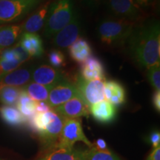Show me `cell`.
<instances>
[{
	"instance_id": "obj_38",
	"label": "cell",
	"mask_w": 160,
	"mask_h": 160,
	"mask_svg": "<svg viewBox=\"0 0 160 160\" xmlns=\"http://www.w3.org/2000/svg\"><path fill=\"white\" fill-rule=\"evenodd\" d=\"M1 52H2V51H0V53H1Z\"/></svg>"
},
{
	"instance_id": "obj_29",
	"label": "cell",
	"mask_w": 160,
	"mask_h": 160,
	"mask_svg": "<svg viewBox=\"0 0 160 160\" xmlns=\"http://www.w3.org/2000/svg\"><path fill=\"white\" fill-rule=\"evenodd\" d=\"M17 60L14 61H6L0 59V79L5 77V75L8 74L11 72L15 71L17 68L21 65Z\"/></svg>"
},
{
	"instance_id": "obj_34",
	"label": "cell",
	"mask_w": 160,
	"mask_h": 160,
	"mask_svg": "<svg viewBox=\"0 0 160 160\" xmlns=\"http://www.w3.org/2000/svg\"><path fill=\"white\" fill-rule=\"evenodd\" d=\"M152 104L158 113L160 111V91H155L152 96Z\"/></svg>"
},
{
	"instance_id": "obj_23",
	"label": "cell",
	"mask_w": 160,
	"mask_h": 160,
	"mask_svg": "<svg viewBox=\"0 0 160 160\" xmlns=\"http://www.w3.org/2000/svg\"><path fill=\"white\" fill-rule=\"evenodd\" d=\"M51 88L40 85L34 82H28L23 86V90L28 95L36 102H47Z\"/></svg>"
},
{
	"instance_id": "obj_19",
	"label": "cell",
	"mask_w": 160,
	"mask_h": 160,
	"mask_svg": "<svg viewBox=\"0 0 160 160\" xmlns=\"http://www.w3.org/2000/svg\"><path fill=\"white\" fill-rule=\"evenodd\" d=\"M37 160H81L79 151L55 144Z\"/></svg>"
},
{
	"instance_id": "obj_39",
	"label": "cell",
	"mask_w": 160,
	"mask_h": 160,
	"mask_svg": "<svg viewBox=\"0 0 160 160\" xmlns=\"http://www.w3.org/2000/svg\"><path fill=\"white\" fill-rule=\"evenodd\" d=\"M0 1H2V0H0Z\"/></svg>"
},
{
	"instance_id": "obj_15",
	"label": "cell",
	"mask_w": 160,
	"mask_h": 160,
	"mask_svg": "<svg viewBox=\"0 0 160 160\" xmlns=\"http://www.w3.org/2000/svg\"><path fill=\"white\" fill-rule=\"evenodd\" d=\"M104 93L106 101L114 106L122 105L127 100V93L125 87L116 80L104 82Z\"/></svg>"
},
{
	"instance_id": "obj_7",
	"label": "cell",
	"mask_w": 160,
	"mask_h": 160,
	"mask_svg": "<svg viewBox=\"0 0 160 160\" xmlns=\"http://www.w3.org/2000/svg\"><path fill=\"white\" fill-rule=\"evenodd\" d=\"M75 86L79 92L80 98L88 107L93 104L103 101L105 99L104 93V82L101 80L84 79L81 76L77 77Z\"/></svg>"
},
{
	"instance_id": "obj_27",
	"label": "cell",
	"mask_w": 160,
	"mask_h": 160,
	"mask_svg": "<svg viewBox=\"0 0 160 160\" xmlns=\"http://www.w3.org/2000/svg\"><path fill=\"white\" fill-rule=\"evenodd\" d=\"M147 77L151 87L160 91V65L156 64L147 68Z\"/></svg>"
},
{
	"instance_id": "obj_24",
	"label": "cell",
	"mask_w": 160,
	"mask_h": 160,
	"mask_svg": "<svg viewBox=\"0 0 160 160\" xmlns=\"http://www.w3.org/2000/svg\"><path fill=\"white\" fill-rule=\"evenodd\" d=\"M37 102L32 99L22 89L17 101V107L18 111L28 120L37 113Z\"/></svg>"
},
{
	"instance_id": "obj_28",
	"label": "cell",
	"mask_w": 160,
	"mask_h": 160,
	"mask_svg": "<svg viewBox=\"0 0 160 160\" xmlns=\"http://www.w3.org/2000/svg\"><path fill=\"white\" fill-rule=\"evenodd\" d=\"M48 59L49 63L51 64V66L56 68H59L66 65L65 55L59 50L53 49L50 51L48 54Z\"/></svg>"
},
{
	"instance_id": "obj_18",
	"label": "cell",
	"mask_w": 160,
	"mask_h": 160,
	"mask_svg": "<svg viewBox=\"0 0 160 160\" xmlns=\"http://www.w3.org/2000/svg\"><path fill=\"white\" fill-rule=\"evenodd\" d=\"M19 44L26 50L31 57L40 58L44 54L43 42L37 33L23 32L19 37Z\"/></svg>"
},
{
	"instance_id": "obj_5",
	"label": "cell",
	"mask_w": 160,
	"mask_h": 160,
	"mask_svg": "<svg viewBox=\"0 0 160 160\" xmlns=\"http://www.w3.org/2000/svg\"><path fill=\"white\" fill-rule=\"evenodd\" d=\"M108 11L112 17L132 22H143L146 14L134 0H105Z\"/></svg>"
},
{
	"instance_id": "obj_16",
	"label": "cell",
	"mask_w": 160,
	"mask_h": 160,
	"mask_svg": "<svg viewBox=\"0 0 160 160\" xmlns=\"http://www.w3.org/2000/svg\"><path fill=\"white\" fill-rule=\"evenodd\" d=\"M51 2L48 1L39 5V8L32 13L31 17L26 20L22 25V33H36L40 31L45 25L46 17H47L48 11Z\"/></svg>"
},
{
	"instance_id": "obj_13",
	"label": "cell",
	"mask_w": 160,
	"mask_h": 160,
	"mask_svg": "<svg viewBox=\"0 0 160 160\" xmlns=\"http://www.w3.org/2000/svg\"><path fill=\"white\" fill-rule=\"evenodd\" d=\"M64 123V119L52 110L50 121L44 131L39 133L45 145L53 146L57 142Z\"/></svg>"
},
{
	"instance_id": "obj_6",
	"label": "cell",
	"mask_w": 160,
	"mask_h": 160,
	"mask_svg": "<svg viewBox=\"0 0 160 160\" xmlns=\"http://www.w3.org/2000/svg\"><path fill=\"white\" fill-rule=\"evenodd\" d=\"M77 142H82L88 148L92 147V142L84 133L81 121L79 119H64L62 129L56 144L64 147L73 148Z\"/></svg>"
},
{
	"instance_id": "obj_33",
	"label": "cell",
	"mask_w": 160,
	"mask_h": 160,
	"mask_svg": "<svg viewBox=\"0 0 160 160\" xmlns=\"http://www.w3.org/2000/svg\"><path fill=\"white\" fill-rule=\"evenodd\" d=\"M105 0H82L84 5L89 9L97 10Z\"/></svg>"
},
{
	"instance_id": "obj_17",
	"label": "cell",
	"mask_w": 160,
	"mask_h": 160,
	"mask_svg": "<svg viewBox=\"0 0 160 160\" xmlns=\"http://www.w3.org/2000/svg\"><path fill=\"white\" fill-rule=\"evenodd\" d=\"M33 68L16 69L0 79V91L5 87H22L30 82Z\"/></svg>"
},
{
	"instance_id": "obj_31",
	"label": "cell",
	"mask_w": 160,
	"mask_h": 160,
	"mask_svg": "<svg viewBox=\"0 0 160 160\" xmlns=\"http://www.w3.org/2000/svg\"><path fill=\"white\" fill-rule=\"evenodd\" d=\"M148 142L153 146V148L160 147V133L159 131H152L148 137Z\"/></svg>"
},
{
	"instance_id": "obj_9",
	"label": "cell",
	"mask_w": 160,
	"mask_h": 160,
	"mask_svg": "<svg viewBox=\"0 0 160 160\" xmlns=\"http://www.w3.org/2000/svg\"><path fill=\"white\" fill-rule=\"evenodd\" d=\"M74 97L80 98L77 88L74 84L65 79L51 88L47 103L53 109Z\"/></svg>"
},
{
	"instance_id": "obj_8",
	"label": "cell",
	"mask_w": 160,
	"mask_h": 160,
	"mask_svg": "<svg viewBox=\"0 0 160 160\" xmlns=\"http://www.w3.org/2000/svg\"><path fill=\"white\" fill-rule=\"evenodd\" d=\"M81 31V17L79 13L76 11L70 22L52 37V43L55 47L60 48H68L79 39Z\"/></svg>"
},
{
	"instance_id": "obj_11",
	"label": "cell",
	"mask_w": 160,
	"mask_h": 160,
	"mask_svg": "<svg viewBox=\"0 0 160 160\" xmlns=\"http://www.w3.org/2000/svg\"><path fill=\"white\" fill-rule=\"evenodd\" d=\"M53 111L63 119H79L82 117H88L90 115L89 107L79 97L68 100Z\"/></svg>"
},
{
	"instance_id": "obj_22",
	"label": "cell",
	"mask_w": 160,
	"mask_h": 160,
	"mask_svg": "<svg viewBox=\"0 0 160 160\" xmlns=\"http://www.w3.org/2000/svg\"><path fill=\"white\" fill-rule=\"evenodd\" d=\"M0 117L4 122L11 127H21L28 122V119L13 106H1Z\"/></svg>"
},
{
	"instance_id": "obj_20",
	"label": "cell",
	"mask_w": 160,
	"mask_h": 160,
	"mask_svg": "<svg viewBox=\"0 0 160 160\" xmlns=\"http://www.w3.org/2000/svg\"><path fill=\"white\" fill-rule=\"evenodd\" d=\"M68 53L72 60L82 64L91 57L92 48L87 40L79 38L75 42L68 47Z\"/></svg>"
},
{
	"instance_id": "obj_12",
	"label": "cell",
	"mask_w": 160,
	"mask_h": 160,
	"mask_svg": "<svg viewBox=\"0 0 160 160\" xmlns=\"http://www.w3.org/2000/svg\"><path fill=\"white\" fill-rule=\"evenodd\" d=\"M89 113L98 122L110 124L116 119L117 110L116 106L103 100L90 106Z\"/></svg>"
},
{
	"instance_id": "obj_32",
	"label": "cell",
	"mask_w": 160,
	"mask_h": 160,
	"mask_svg": "<svg viewBox=\"0 0 160 160\" xmlns=\"http://www.w3.org/2000/svg\"><path fill=\"white\" fill-rule=\"evenodd\" d=\"M91 148L102 152H108L110 151L108 148V145L106 144L105 141L102 139H98L96 140L94 142L92 143Z\"/></svg>"
},
{
	"instance_id": "obj_4",
	"label": "cell",
	"mask_w": 160,
	"mask_h": 160,
	"mask_svg": "<svg viewBox=\"0 0 160 160\" xmlns=\"http://www.w3.org/2000/svg\"><path fill=\"white\" fill-rule=\"evenodd\" d=\"M44 0H2L0 1V25L22 19L37 8Z\"/></svg>"
},
{
	"instance_id": "obj_2",
	"label": "cell",
	"mask_w": 160,
	"mask_h": 160,
	"mask_svg": "<svg viewBox=\"0 0 160 160\" xmlns=\"http://www.w3.org/2000/svg\"><path fill=\"white\" fill-rule=\"evenodd\" d=\"M136 23L115 17H107L99 22L97 28L102 43L112 48L121 47L127 43Z\"/></svg>"
},
{
	"instance_id": "obj_14",
	"label": "cell",
	"mask_w": 160,
	"mask_h": 160,
	"mask_svg": "<svg viewBox=\"0 0 160 160\" xmlns=\"http://www.w3.org/2000/svg\"><path fill=\"white\" fill-rule=\"evenodd\" d=\"M80 76L88 81L105 80V71L102 62L95 57L88 58L82 64Z\"/></svg>"
},
{
	"instance_id": "obj_1",
	"label": "cell",
	"mask_w": 160,
	"mask_h": 160,
	"mask_svg": "<svg viewBox=\"0 0 160 160\" xmlns=\"http://www.w3.org/2000/svg\"><path fill=\"white\" fill-rule=\"evenodd\" d=\"M127 43L130 55L141 67L148 68L159 63V22L151 19L136 25Z\"/></svg>"
},
{
	"instance_id": "obj_37",
	"label": "cell",
	"mask_w": 160,
	"mask_h": 160,
	"mask_svg": "<svg viewBox=\"0 0 160 160\" xmlns=\"http://www.w3.org/2000/svg\"><path fill=\"white\" fill-rule=\"evenodd\" d=\"M134 1L143 9L148 8L152 3V0H134Z\"/></svg>"
},
{
	"instance_id": "obj_25",
	"label": "cell",
	"mask_w": 160,
	"mask_h": 160,
	"mask_svg": "<svg viewBox=\"0 0 160 160\" xmlns=\"http://www.w3.org/2000/svg\"><path fill=\"white\" fill-rule=\"evenodd\" d=\"M79 154L81 160H121L111 151L102 152L93 148H89L84 151H79Z\"/></svg>"
},
{
	"instance_id": "obj_26",
	"label": "cell",
	"mask_w": 160,
	"mask_h": 160,
	"mask_svg": "<svg viewBox=\"0 0 160 160\" xmlns=\"http://www.w3.org/2000/svg\"><path fill=\"white\" fill-rule=\"evenodd\" d=\"M22 90L18 87H5L0 91V102L4 105H17V101L21 93Z\"/></svg>"
},
{
	"instance_id": "obj_35",
	"label": "cell",
	"mask_w": 160,
	"mask_h": 160,
	"mask_svg": "<svg viewBox=\"0 0 160 160\" xmlns=\"http://www.w3.org/2000/svg\"><path fill=\"white\" fill-rule=\"evenodd\" d=\"M36 111L37 113H45L51 111V108L48 105L47 102H37Z\"/></svg>"
},
{
	"instance_id": "obj_21",
	"label": "cell",
	"mask_w": 160,
	"mask_h": 160,
	"mask_svg": "<svg viewBox=\"0 0 160 160\" xmlns=\"http://www.w3.org/2000/svg\"><path fill=\"white\" fill-rule=\"evenodd\" d=\"M22 25L20 24L0 27V51L15 43L22 33Z\"/></svg>"
},
{
	"instance_id": "obj_3",
	"label": "cell",
	"mask_w": 160,
	"mask_h": 160,
	"mask_svg": "<svg viewBox=\"0 0 160 160\" xmlns=\"http://www.w3.org/2000/svg\"><path fill=\"white\" fill-rule=\"evenodd\" d=\"M73 0H55L51 3L46 17L44 34L53 37L72 19L75 13Z\"/></svg>"
},
{
	"instance_id": "obj_10",
	"label": "cell",
	"mask_w": 160,
	"mask_h": 160,
	"mask_svg": "<svg viewBox=\"0 0 160 160\" xmlns=\"http://www.w3.org/2000/svg\"><path fill=\"white\" fill-rule=\"evenodd\" d=\"M31 79L36 83L52 88L57 83L66 79L62 70L48 65H40L33 68Z\"/></svg>"
},
{
	"instance_id": "obj_36",
	"label": "cell",
	"mask_w": 160,
	"mask_h": 160,
	"mask_svg": "<svg viewBox=\"0 0 160 160\" xmlns=\"http://www.w3.org/2000/svg\"><path fill=\"white\" fill-rule=\"evenodd\" d=\"M146 160H160V147L153 149Z\"/></svg>"
},
{
	"instance_id": "obj_30",
	"label": "cell",
	"mask_w": 160,
	"mask_h": 160,
	"mask_svg": "<svg viewBox=\"0 0 160 160\" xmlns=\"http://www.w3.org/2000/svg\"><path fill=\"white\" fill-rule=\"evenodd\" d=\"M13 50L14 51L16 54H17L18 61L20 62L21 63L27 62L28 60H29L31 58L29 53L26 51V50L22 47L19 43L14 48H13Z\"/></svg>"
}]
</instances>
